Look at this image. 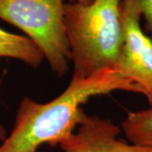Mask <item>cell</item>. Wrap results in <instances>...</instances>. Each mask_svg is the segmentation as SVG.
<instances>
[{
	"mask_svg": "<svg viewBox=\"0 0 152 152\" xmlns=\"http://www.w3.org/2000/svg\"><path fill=\"white\" fill-rule=\"evenodd\" d=\"M115 91L145 96L139 85L114 69H107L86 79H71L65 91L47 103L23 98L14 128L1 144L0 152H40L42 145H59L75 131L85 112L82 105L91 97Z\"/></svg>",
	"mask_w": 152,
	"mask_h": 152,
	"instance_id": "1",
	"label": "cell"
},
{
	"mask_svg": "<svg viewBox=\"0 0 152 152\" xmlns=\"http://www.w3.org/2000/svg\"><path fill=\"white\" fill-rule=\"evenodd\" d=\"M122 0H94L90 5L66 2L67 37L74 65L72 79L113 69L124 44Z\"/></svg>",
	"mask_w": 152,
	"mask_h": 152,
	"instance_id": "2",
	"label": "cell"
},
{
	"mask_svg": "<svg viewBox=\"0 0 152 152\" xmlns=\"http://www.w3.org/2000/svg\"><path fill=\"white\" fill-rule=\"evenodd\" d=\"M64 1L0 0V19L26 33L59 77L67 73L72 61L66 33Z\"/></svg>",
	"mask_w": 152,
	"mask_h": 152,
	"instance_id": "3",
	"label": "cell"
},
{
	"mask_svg": "<svg viewBox=\"0 0 152 152\" xmlns=\"http://www.w3.org/2000/svg\"><path fill=\"white\" fill-rule=\"evenodd\" d=\"M124 44L114 70L139 85L152 107V40L140 26L139 0H122Z\"/></svg>",
	"mask_w": 152,
	"mask_h": 152,
	"instance_id": "4",
	"label": "cell"
},
{
	"mask_svg": "<svg viewBox=\"0 0 152 152\" xmlns=\"http://www.w3.org/2000/svg\"><path fill=\"white\" fill-rule=\"evenodd\" d=\"M121 127L109 119L82 114L75 131L60 142L64 152H152L142 146L120 140Z\"/></svg>",
	"mask_w": 152,
	"mask_h": 152,
	"instance_id": "5",
	"label": "cell"
},
{
	"mask_svg": "<svg viewBox=\"0 0 152 152\" xmlns=\"http://www.w3.org/2000/svg\"><path fill=\"white\" fill-rule=\"evenodd\" d=\"M0 58L20 60L32 68H38L45 58L42 51L28 37L12 34L1 28Z\"/></svg>",
	"mask_w": 152,
	"mask_h": 152,
	"instance_id": "6",
	"label": "cell"
},
{
	"mask_svg": "<svg viewBox=\"0 0 152 152\" xmlns=\"http://www.w3.org/2000/svg\"><path fill=\"white\" fill-rule=\"evenodd\" d=\"M121 129L129 142L152 147V107L129 113L121 124Z\"/></svg>",
	"mask_w": 152,
	"mask_h": 152,
	"instance_id": "7",
	"label": "cell"
},
{
	"mask_svg": "<svg viewBox=\"0 0 152 152\" xmlns=\"http://www.w3.org/2000/svg\"><path fill=\"white\" fill-rule=\"evenodd\" d=\"M139 4L145 21V30L152 40V0H139Z\"/></svg>",
	"mask_w": 152,
	"mask_h": 152,
	"instance_id": "8",
	"label": "cell"
},
{
	"mask_svg": "<svg viewBox=\"0 0 152 152\" xmlns=\"http://www.w3.org/2000/svg\"><path fill=\"white\" fill-rule=\"evenodd\" d=\"M6 131L4 129V128L0 124V140L1 141H4L6 139Z\"/></svg>",
	"mask_w": 152,
	"mask_h": 152,
	"instance_id": "9",
	"label": "cell"
},
{
	"mask_svg": "<svg viewBox=\"0 0 152 152\" xmlns=\"http://www.w3.org/2000/svg\"><path fill=\"white\" fill-rule=\"evenodd\" d=\"M94 0H76V2L81 4L83 5H90L92 4V2Z\"/></svg>",
	"mask_w": 152,
	"mask_h": 152,
	"instance_id": "10",
	"label": "cell"
}]
</instances>
